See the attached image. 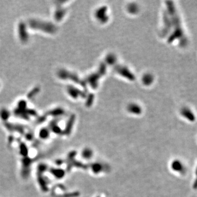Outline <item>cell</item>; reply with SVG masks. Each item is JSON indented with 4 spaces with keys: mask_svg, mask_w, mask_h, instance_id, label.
Returning <instances> with one entry per match:
<instances>
[{
    "mask_svg": "<svg viewBox=\"0 0 197 197\" xmlns=\"http://www.w3.org/2000/svg\"><path fill=\"white\" fill-rule=\"evenodd\" d=\"M171 166H172V169H173L174 171L179 173L184 174L186 171V167L184 164V163L180 160H176L174 161Z\"/></svg>",
    "mask_w": 197,
    "mask_h": 197,
    "instance_id": "1",
    "label": "cell"
},
{
    "mask_svg": "<svg viewBox=\"0 0 197 197\" xmlns=\"http://www.w3.org/2000/svg\"><path fill=\"white\" fill-rule=\"evenodd\" d=\"M41 137L43 138H46V137L48 135V132H47L46 130H43L41 132Z\"/></svg>",
    "mask_w": 197,
    "mask_h": 197,
    "instance_id": "2",
    "label": "cell"
},
{
    "mask_svg": "<svg viewBox=\"0 0 197 197\" xmlns=\"http://www.w3.org/2000/svg\"><path fill=\"white\" fill-rule=\"evenodd\" d=\"M193 187L195 189H197V166L196 170H195V179L193 184Z\"/></svg>",
    "mask_w": 197,
    "mask_h": 197,
    "instance_id": "3",
    "label": "cell"
},
{
    "mask_svg": "<svg viewBox=\"0 0 197 197\" xmlns=\"http://www.w3.org/2000/svg\"><path fill=\"white\" fill-rule=\"evenodd\" d=\"M21 150L23 152V154H26V153H27V149H26V147L24 145L22 146V148H21Z\"/></svg>",
    "mask_w": 197,
    "mask_h": 197,
    "instance_id": "4",
    "label": "cell"
}]
</instances>
